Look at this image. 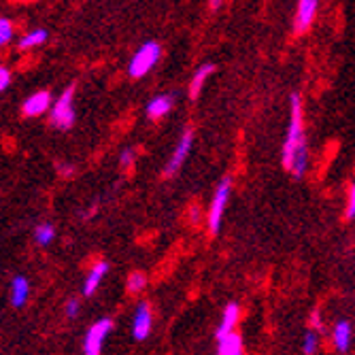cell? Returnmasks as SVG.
Instances as JSON below:
<instances>
[{"instance_id": "6da1fadb", "label": "cell", "mask_w": 355, "mask_h": 355, "mask_svg": "<svg viewBox=\"0 0 355 355\" xmlns=\"http://www.w3.org/2000/svg\"><path fill=\"white\" fill-rule=\"evenodd\" d=\"M281 162H283V168L296 179H302L311 164V151H309V141H306V130H304V109H302L300 94L289 96V123H287V137H285L283 151H281Z\"/></svg>"}, {"instance_id": "7a4b0ae2", "label": "cell", "mask_w": 355, "mask_h": 355, "mask_svg": "<svg viewBox=\"0 0 355 355\" xmlns=\"http://www.w3.org/2000/svg\"><path fill=\"white\" fill-rule=\"evenodd\" d=\"M230 193H232V177H223L217 183V189L213 193V200L209 207L207 225H209L211 234H219V230H221V221H223L225 209H228V202H230Z\"/></svg>"}, {"instance_id": "3957f363", "label": "cell", "mask_w": 355, "mask_h": 355, "mask_svg": "<svg viewBox=\"0 0 355 355\" xmlns=\"http://www.w3.org/2000/svg\"><path fill=\"white\" fill-rule=\"evenodd\" d=\"M75 119H77V113H75V85H69L60 94V98L53 101L49 121H51L53 128H58V130H71Z\"/></svg>"}, {"instance_id": "277c9868", "label": "cell", "mask_w": 355, "mask_h": 355, "mask_svg": "<svg viewBox=\"0 0 355 355\" xmlns=\"http://www.w3.org/2000/svg\"><path fill=\"white\" fill-rule=\"evenodd\" d=\"M162 58V47L155 41L143 43L139 47V51L132 55L130 60V67H128V73H130L132 79H143L147 73H151L155 69V64Z\"/></svg>"}, {"instance_id": "5b68a950", "label": "cell", "mask_w": 355, "mask_h": 355, "mask_svg": "<svg viewBox=\"0 0 355 355\" xmlns=\"http://www.w3.org/2000/svg\"><path fill=\"white\" fill-rule=\"evenodd\" d=\"M111 330H113V321L109 317L89 326L85 332V338H83V355H103V349H105V343H107Z\"/></svg>"}, {"instance_id": "8992f818", "label": "cell", "mask_w": 355, "mask_h": 355, "mask_svg": "<svg viewBox=\"0 0 355 355\" xmlns=\"http://www.w3.org/2000/svg\"><path fill=\"white\" fill-rule=\"evenodd\" d=\"M193 147V130L191 128H185L179 143L175 145V151L171 153L168 162L164 166V177H173L181 171V166L185 164V159L189 157V151Z\"/></svg>"}, {"instance_id": "52a82bcc", "label": "cell", "mask_w": 355, "mask_h": 355, "mask_svg": "<svg viewBox=\"0 0 355 355\" xmlns=\"http://www.w3.org/2000/svg\"><path fill=\"white\" fill-rule=\"evenodd\" d=\"M151 328H153L151 304L141 300L135 309V315H132V336H135V340H145L151 334Z\"/></svg>"}, {"instance_id": "ba28073f", "label": "cell", "mask_w": 355, "mask_h": 355, "mask_svg": "<svg viewBox=\"0 0 355 355\" xmlns=\"http://www.w3.org/2000/svg\"><path fill=\"white\" fill-rule=\"evenodd\" d=\"M239 321H241V304L239 302H228L221 311V319H219V326L215 330V338H221L225 334L236 332Z\"/></svg>"}, {"instance_id": "9c48e42d", "label": "cell", "mask_w": 355, "mask_h": 355, "mask_svg": "<svg viewBox=\"0 0 355 355\" xmlns=\"http://www.w3.org/2000/svg\"><path fill=\"white\" fill-rule=\"evenodd\" d=\"M51 105H53L51 94L47 89H41V92H35L32 96H28V98L24 101L21 111H24L26 117H39V115L47 113Z\"/></svg>"}, {"instance_id": "30bf717a", "label": "cell", "mask_w": 355, "mask_h": 355, "mask_svg": "<svg viewBox=\"0 0 355 355\" xmlns=\"http://www.w3.org/2000/svg\"><path fill=\"white\" fill-rule=\"evenodd\" d=\"M317 5H319V0H298L296 19H294L296 35H302V32H306L311 28L315 13H317Z\"/></svg>"}, {"instance_id": "8fae6325", "label": "cell", "mask_w": 355, "mask_h": 355, "mask_svg": "<svg viewBox=\"0 0 355 355\" xmlns=\"http://www.w3.org/2000/svg\"><path fill=\"white\" fill-rule=\"evenodd\" d=\"M353 343V328L347 319H338L332 328V345L338 353H347Z\"/></svg>"}, {"instance_id": "7c38bea8", "label": "cell", "mask_w": 355, "mask_h": 355, "mask_svg": "<svg viewBox=\"0 0 355 355\" xmlns=\"http://www.w3.org/2000/svg\"><path fill=\"white\" fill-rule=\"evenodd\" d=\"M217 355H245V343L243 336L239 332L232 334H225L221 338H217Z\"/></svg>"}, {"instance_id": "4fadbf2b", "label": "cell", "mask_w": 355, "mask_h": 355, "mask_svg": "<svg viewBox=\"0 0 355 355\" xmlns=\"http://www.w3.org/2000/svg\"><path fill=\"white\" fill-rule=\"evenodd\" d=\"M173 105H175L173 94H157L155 98H151L147 105V117L149 119H162L166 113H171Z\"/></svg>"}, {"instance_id": "5bb4252c", "label": "cell", "mask_w": 355, "mask_h": 355, "mask_svg": "<svg viewBox=\"0 0 355 355\" xmlns=\"http://www.w3.org/2000/svg\"><path fill=\"white\" fill-rule=\"evenodd\" d=\"M109 272V264L107 262H96L92 266V270L87 272L85 277V283H83V296H94L96 294V289L101 287L103 279L107 277Z\"/></svg>"}, {"instance_id": "9a60e30c", "label": "cell", "mask_w": 355, "mask_h": 355, "mask_svg": "<svg viewBox=\"0 0 355 355\" xmlns=\"http://www.w3.org/2000/svg\"><path fill=\"white\" fill-rule=\"evenodd\" d=\"M215 73V67L213 64H202V67L193 73V77H191V81H189V87H187V94H189V101H196L198 96H200V92H202V87H205V83H207V79L211 77Z\"/></svg>"}, {"instance_id": "2e32d148", "label": "cell", "mask_w": 355, "mask_h": 355, "mask_svg": "<svg viewBox=\"0 0 355 355\" xmlns=\"http://www.w3.org/2000/svg\"><path fill=\"white\" fill-rule=\"evenodd\" d=\"M28 296H30V283H28V279L24 275L13 277V281H11V304L15 309H21L28 302Z\"/></svg>"}, {"instance_id": "e0dca14e", "label": "cell", "mask_w": 355, "mask_h": 355, "mask_svg": "<svg viewBox=\"0 0 355 355\" xmlns=\"http://www.w3.org/2000/svg\"><path fill=\"white\" fill-rule=\"evenodd\" d=\"M47 39H49V32L43 30V28H37V30L26 32V35L17 41V47H19L21 51H28V49H35V47L43 45Z\"/></svg>"}, {"instance_id": "ac0fdd59", "label": "cell", "mask_w": 355, "mask_h": 355, "mask_svg": "<svg viewBox=\"0 0 355 355\" xmlns=\"http://www.w3.org/2000/svg\"><path fill=\"white\" fill-rule=\"evenodd\" d=\"M53 239H55V228H53L51 223H39L37 228H35V243H37L39 247L51 245Z\"/></svg>"}, {"instance_id": "d6986e66", "label": "cell", "mask_w": 355, "mask_h": 355, "mask_svg": "<svg viewBox=\"0 0 355 355\" xmlns=\"http://www.w3.org/2000/svg\"><path fill=\"white\" fill-rule=\"evenodd\" d=\"M145 287H147V275H145V272L135 270V272L128 275V281H125L128 294H141Z\"/></svg>"}, {"instance_id": "ffe728a7", "label": "cell", "mask_w": 355, "mask_h": 355, "mask_svg": "<svg viewBox=\"0 0 355 355\" xmlns=\"http://www.w3.org/2000/svg\"><path fill=\"white\" fill-rule=\"evenodd\" d=\"M319 345H321L319 332H315V330L309 328L306 334H304V340H302V353H304V355H317Z\"/></svg>"}, {"instance_id": "44dd1931", "label": "cell", "mask_w": 355, "mask_h": 355, "mask_svg": "<svg viewBox=\"0 0 355 355\" xmlns=\"http://www.w3.org/2000/svg\"><path fill=\"white\" fill-rule=\"evenodd\" d=\"M13 35H15V28H13L11 19L0 17V47H5L7 43H11Z\"/></svg>"}, {"instance_id": "7402d4cb", "label": "cell", "mask_w": 355, "mask_h": 355, "mask_svg": "<svg viewBox=\"0 0 355 355\" xmlns=\"http://www.w3.org/2000/svg\"><path fill=\"white\" fill-rule=\"evenodd\" d=\"M135 162H137V151L130 149V147H125L119 153V166L121 168H130V166H135Z\"/></svg>"}, {"instance_id": "603a6c76", "label": "cell", "mask_w": 355, "mask_h": 355, "mask_svg": "<svg viewBox=\"0 0 355 355\" xmlns=\"http://www.w3.org/2000/svg\"><path fill=\"white\" fill-rule=\"evenodd\" d=\"M309 326H311V330H315V332H319L321 328H324V319H321V311H319V309H315V311L311 313V317H309Z\"/></svg>"}, {"instance_id": "cb8c5ba5", "label": "cell", "mask_w": 355, "mask_h": 355, "mask_svg": "<svg viewBox=\"0 0 355 355\" xmlns=\"http://www.w3.org/2000/svg\"><path fill=\"white\" fill-rule=\"evenodd\" d=\"M79 311H81V304H79L77 298H71V300L67 302V306H64V313H67L69 319H75V317L79 315Z\"/></svg>"}, {"instance_id": "d4e9b609", "label": "cell", "mask_w": 355, "mask_h": 355, "mask_svg": "<svg viewBox=\"0 0 355 355\" xmlns=\"http://www.w3.org/2000/svg\"><path fill=\"white\" fill-rule=\"evenodd\" d=\"M11 85V71L0 64V92H5Z\"/></svg>"}, {"instance_id": "484cf974", "label": "cell", "mask_w": 355, "mask_h": 355, "mask_svg": "<svg viewBox=\"0 0 355 355\" xmlns=\"http://www.w3.org/2000/svg\"><path fill=\"white\" fill-rule=\"evenodd\" d=\"M347 217L355 219V183L349 189V200H347Z\"/></svg>"}, {"instance_id": "4316f807", "label": "cell", "mask_w": 355, "mask_h": 355, "mask_svg": "<svg viewBox=\"0 0 355 355\" xmlns=\"http://www.w3.org/2000/svg\"><path fill=\"white\" fill-rule=\"evenodd\" d=\"M189 219H191L193 223H196V221H200V207H196V205H193V207L189 209Z\"/></svg>"}, {"instance_id": "83f0119b", "label": "cell", "mask_w": 355, "mask_h": 355, "mask_svg": "<svg viewBox=\"0 0 355 355\" xmlns=\"http://www.w3.org/2000/svg\"><path fill=\"white\" fill-rule=\"evenodd\" d=\"M221 5H223V0H209V7H211L213 11H217Z\"/></svg>"}, {"instance_id": "f1b7e54d", "label": "cell", "mask_w": 355, "mask_h": 355, "mask_svg": "<svg viewBox=\"0 0 355 355\" xmlns=\"http://www.w3.org/2000/svg\"><path fill=\"white\" fill-rule=\"evenodd\" d=\"M24 3H37V0H24Z\"/></svg>"}]
</instances>
